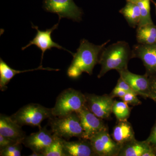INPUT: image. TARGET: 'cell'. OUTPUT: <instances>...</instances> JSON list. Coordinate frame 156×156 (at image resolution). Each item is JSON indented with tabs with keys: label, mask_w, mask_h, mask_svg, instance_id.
I'll return each mask as SVG.
<instances>
[{
	"label": "cell",
	"mask_w": 156,
	"mask_h": 156,
	"mask_svg": "<svg viewBox=\"0 0 156 156\" xmlns=\"http://www.w3.org/2000/svg\"><path fill=\"white\" fill-rule=\"evenodd\" d=\"M110 40L102 44L96 45L86 39L81 40L76 53L67 70V75L73 79H77L83 73L92 75L94 67L98 63L99 56L104 48Z\"/></svg>",
	"instance_id": "6da1fadb"
},
{
	"label": "cell",
	"mask_w": 156,
	"mask_h": 156,
	"mask_svg": "<svg viewBox=\"0 0 156 156\" xmlns=\"http://www.w3.org/2000/svg\"><path fill=\"white\" fill-rule=\"evenodd\" d=\"M132 58V51L125 41H119L105 47L99 56L98 64L101 66L98 78L103 77L112 69L117 72L127 69L128 62Z\"/></svg>",
	"instance_id": "7a4b0ae2"
},
{
	"label": "cell",
	"mask_w": 156,
	"mask_h": 156,
	"mask_svg": "<svg viewBox=\"0 0 156 156\" xmlns=\"http://www.w3.org/2000/svg\"><path fill=\"white\" fill-rule=\"evenodd\" d=\"M87 105L86 95L80 91L69 88L58 95L52 108L53 117H62L77 112Z\"/></svg>",
	"instance_id": "3957f363"
},
{
	"label": "cell",
	"mask_w": 156,
	"mask_h": 156,
	"mask_svg": "<svg viewBox=\"0 0 156 156\" xmlns=\"http://www.w3.org/2000/svg\"><path fill=\"white\" fill-rule=\"evenodd\" d=\"M49 124L53 134L59 137L67 140L73 137L84 139L83 129L76 112L64 117H52L49 119Z\"/></svg>",
	"instance_id": "277c9868"
},
{
	"label": "cell",
	"mask_w": 156,
	"mask_h": 156,
	"mask_svg": "<svg viewBox=\"0 0 156 156\" xmlns=\"http://www.w3.org/2000/svg\"><path fill=\"white\" fill-rule=\"evenodd\" d=\"M53 117L52 109L34 103L23 107L11 116L20 126L37 127L39 128L41 127V124L43 121Z\"/></svg>",
	"instance_id": "5b68a950"
},
{
	"label": "cell",
	"mask_w": 156,
	"mask_h": 156,
	"mask_svg": "<svg viewBox=\"0 0 156 156\" xmlns=\"http://www.w3.org/2000/svg\"><path fill=\"white\" fill-rule=\"evenodd\" d=\"M43 8L47 12L57 14L59 20L66 18L80 22L82 20V9L76 5L73 0H44Z\"/></svg>",
	"instance_id": "8992f818"
},
{
	"label": "cell",
	"mask_w": 156,
	"mask_h": 156,
	"mask_svg": "<svg viewBox=\"0 0 156 156\" xmlns=\"http://www.w3.org/2000/svg\"><path fill=\"white\" fill-rule=\"evenodd\" d=\"M89 140L96 156H118L122 147L109 134L108 128L96 133Z\"/></svg>",
	"instance_id": "52a82bcc"
},
{
	"label": "cell",
	"mask_w": 156,
	"mask_h": 156,
	"mask_svg": "<svg viewBox=\"0 0 156 156\" xmlns=\"http://www.w3.org/2000/svg\"><path fill=\"white\" fill-rule=\"evenodd\" d=\"M86 96L87 107L96 116L102 119H108L110 118L114 101L110 95L87 94Z\"/></svg>",
	"instance_id": "ba28073f"
},
{
	"label": "cell",
	"mask_w": 156,
	"mask_h": 156,
	"mask_svg": "<svg viewBox=\"0 0 156 156\" xmlns=\"http://www.w3.org/2000/svg\"><path fill=\"white\" fill-rule=\"evenodd\" d=\"M39 129L37 132L26 136L23 144L34 152L40 154L42 156L43 153L53 142L55 135L51 130H48L46 126Z\"/></svg>",
	"instance_id": "9c48e42d"
},
{
	"label": "cell",
	"mask_w": 156,
	"mask_h": 156,
	"mask_svg": "<svg viewBox=\"0 0 156 156\" xmlns=\"http://www.w3.org/2000/svg\"><path fill=\"white\" fill-rule=\"evenodd\" d=\"M132 58H140L149 76L156 75V44L148 45L138 44L132 48Z\"/></svg>",
	"instance_id": "30bf717a"
},
{
	"label": "cell",
	"mask_w": 156,
	"mask_h": 156,
	"mask_svg": "<svg viewBox=\"0 0 156 156\" xmlns=\"http://www.w3.org/2000/svg\"><path fill=\"white\" fill-rule=\"evenodd\" d=\"M77 114L83 129L84 139L90 140L99 131L108 128L103 119L98 118L88 108L86 105Z\"/></svg>",
	"instance_id": "8fae6325"
},
{
	"label": "cell",
	"mask_w": 156,
	"mask_h": 156,
	"mask_svg": "<svg viewBox=\"0 0 156 156\" xmlns=\"http://www.w3.org/2000/svg\"><path fill=\"white\" fill-rule=\"evenodd\" d=\"M59 21H60V20H58V23L53 26L52 28L46 30L45 31L39 30L38 27L35 26L32 24V28L35 29L37 30L36 35L34 38L33 40H32L29 42L28 44L22 48V50H23L30 46L34 45L38 47L39 49H41L42 51L41 66H42V61H43L45 51H47V50H51L52 48H55L60 49V50H66L70 53L73 56L74 54V53H72L69 50H66V49L60 46L57 43L53 41L51 38V34L52 33L53 31L57 28Z\"/></svg>",
	"instance_id": "7c38bea8"
},
{
	"label": "cell",
	"mask_w": 156,
	"mask_h": 156,
	"mask_svg": "<svg viewBox=\"0 0 156 156\" xmlns=\"http://www.w3.org/2000/svg\"><path fill=\"white\" fill-rule=\"evenodd\" d=\"M122 78L131 87L137 95L144 98H149L150 83L149 76L146 74L140 75L129 71L128 69L118 72Z\"/></svg>",
	"instance_id": "4fadbf2b"
},
{
	"label": "cell",
	"mask_w": 156,
	"mask_h": 156,
	"mask_svg": "<svg viewBox=\"0 0 156 156\" xmlns=\"http://www.w3.org/2000/svg\"><path fill=\"white\" fill-rule=\"evenodd\" d=\"M0 134L21 144L27 136L21 126L11 116L2 114L0 116Z\"/></svg>",
	"instance_id": "5bb4252c"
},
{
	"label": "cell",
	"mask_w": 156,
	"mask_h": 156,
	"mask_svg": "<svg viewBox=\"0 0 156 156\" xmlns=\"http://www.w3.org/2000/svg\"><path fill=\"white\" fill-rule=\"evenodd\" d=\"M118 156H156L155 148L146 140L135 139L122 146Z\"/></svg>",
	"instance_id": "9a60e30c"
},
{
	"label": "cell",
	"mask_w": 156,
	"mask_h": 156,
	"mask_svg": "<svg viewBox=\"0 0 156 156\" xmlns=\"http://www.w3.org/2000/svg\"><path fill=\"white\" fill-rule=\"evenodd\" d=\"M63 147L66 156H96L89 140L68 141L63 139Z\"/></svg>",
	"instance_id": "2e32d148"
},
{
	"label": "cell",
	"mask_w": 156,
	"mask_h": 156,
	"mask_svg": "<svg viewBox=\"0 0 156 156\" xmlns=\"http://www.w3.org/2000/svg\"><path fill=\"white\" fill-rule=\"evenodd\" d=\"M112 137L122 147L136 139L134 129L128 120H117V122L113 129Z\"/></svg>",
	"instance_id": "e0dca14e"
},
{
	"label": "cell",
	"mask_w": 156,
	"mask_h": 156,
	"mask_svg": "<svg viewBox=\"0 0 156 156\" xmlns=\"http://www.w3.org/2000/svg\"><path fill=\"white\" fill-rule=\"evenodd\" d=\"M37 70H46L48 71L59 70L58 69H54L50 68H44L40 66L37 68L34 69L25 70H17L11 68L2 58H0V89L1 91H4L7 89V85L11 79L18 74L20 73L33 71Z\"/></svg>",
	"instance_id": "ac0fdd59"
},
{
	"label": "cell",
	"mask_w": 156,
	"mask_h": 156,
	"mask_svg": "<svg viewBox=\"0 0 156 156\" xmlns=\"http://www.w3.org/2000/svg\"><path fill=\"white\" fill-rule=\"evenodd\" d=\"M126 2V5L120 10L119 13L122 14L130 27L135 28L140 21V9L136 3Z\"/></svg>",
	"instance_id": "d6986e66"
},
{
	"label": "cell",
	"mask_w": 156,
	"mask_h": 156,
	"mask_svg": "<svg viewBox=\"0 0 156 156\" xmlns=\"http://www.w3.org/2000/svg\"><path fill=\"white\" fill-rule=\"evenodd\" d=\"M136 39L138 44L148 45L156 44V25L152 23L137 27Z\"/></svg>",
	"instance_id": "ffe728a7"
},
{
	"label": "cell",
	"mask_w": 156,
	"mask_h": 156,
	"mask_svg": "<svg viewBox=\"0 0 156 156\" xmlns=\"http://www.w3.org/2000/svg\"><path fill=\"white\" fill-rule=\"evenodd\" d=\"M112 112L117 120L124 121L127 120L130 116L131 109L128 104L125 101H114Z\"/></svg>",
	"instance_id": "44dd1931"
},
{
	"label": "cell",
	"mask_w": 156,
	"mask_h": 156,
	"mask_svg": "<svg viewBox=\"0 0 156 156\" xmlns=\"http://www.w3.org/2000/svg\"><path fill=\"white\" fill-rule=\"evenodd\" d=\"M151 0H142L136 3L139 6L140 12V21L138 27L154 23L151 17Z\"/></svg>",
	"instance_id": "7402d4cb"
},
{
	"label": "cell",
	"mask_w": 156,
	"mask_h": 156,
	"mask_svg": "<svg viewBox=\"0 0 156 156\" xmlns=\"http://www.w3.org/2000/svg\"><path fill=\"white\" fill-rule=\"evenodd\" d=\"M63 138L55 135L53 142L42 154V156H66L63 147Z\"/></svg>",
	"instance_id": "603a6c76"
},
{
	"label": "cell",
	"mask_w": 156,
	"mask_h": 156,
	"mask_svg": "<svg viewBox=\"0 0 156 156\" xmlns=\"http://www.w3.org/2000/svg\"><path fill=\"white\" fill-rule=\"evenodd\" d=\"M21 149V144L9 146L0 150V156H20Z\"/></svg>",
	"instance_id": "cb8c5ba5"
},
{
	"label": "cell",
	"mask_w": 156,
	"mask_h": 156,
	"mask_svg": "<svg viewBox=\"0 0 156 156\" xmlns=\"http://www.w3.org/2000/svg\"><path fill=\"white\" fill-rule=\"evenodd\" d=\"M137 95L135 93L128 92L126 93L125 96L121 98L122 101H125L128 105L132 106H137L141 104V101L138 99Z\"/></svg>",
	"instance_id": "d4e9b609"
},
{
	"label": "cell",
	"mask_w": 156,
	"mask_h": 156,
	"mask_svg": "<svg viewBox=\"0 0 156 156\" xmlns=\"http://www.w3.org/2000/svg\"><path fill=\"white\" fill-rule=\"evenodd\" d=\"M150 83V95L149 98L156 103V75L149 76Z\"/></svg>",
	"instance_id": "484cf974"
},
{
	"label": "cell",
	"mask_w": 156,
	"mask_h": 156,
	"mask_svg": "<svg viewBox=\"0 0 156 156\" xmlns=\"http://www.w3.org/2000/svg\"><path fill=\"white\" fill-rule=\"evenodd\" d=\"M115 87L122 89L127 93L131 92V93H134L136 94V93L134 92V90L131 88V87L121 77H120V78L118 80Z\"/></svg>",
	"instance_id": "4316f807"
},
{
	"label": "cell",
	"mask_w": 156,
	"mask_h": 156,
	"mask_svg": "<svg viewBox=\"0 0 156 156\" xmlns=\"http://www.w3.org/2000/svg\"><path fill=\"white\" fill-rule=\"evenodd\" d=\"M16 144H21L13 140L10 139L0 134V150L9 146Z\"/></svg>",
	"instance_id": "83f0119b"
},
{
	"label": "cell",
	"mask_w": 156,
	"mask_h": 156,
	"mask_svg": "<svg viewBox=\"0 0 156 156\" xmlns=\"http://www.w3.org/2000/svg\"><path fill=\"white\" fill-rule=\"evenodd\" d=\"M149 143L153 146L155 148H156V119L154 125L152 128L150 134L147 139L146 140Z\"/></svg>",
	"instance_id": "f1b7e54d"
},
{
	"label": "cell",
	"mask_w": 156,
	"mask_h": 156,
	"mask_svg": "<svg viewBox=\"0 0 156 156\" xmlns=\"http://www.w3.org/2000/svg\"><path fill=\"white\" fill-rule=\"evenodd\" d=\"M126 93L127 92L122 89L115 87L110 95L113 98L115 97H119L120 98H122L123 96H125Z\"/></svg>",
	"instance_id": "f546056e"
},
{
	"label": "cell",
	"mask_w": 156,
	"mask_h": 156,
	"mask_svg": "<svg viewBox=\"0 0 156 156\" xmlns=\"http://www.w3.org/2000/svg\"><path fill=\"white\" fill-rule=\"evenodd\" d=\"M126 2H132L136 3L139 2L140 1H142V0H126Z\"/></svg>",
	"instance_id": "4dcf8cb0"
},
{
	"label": "cell",
	"mask_w": 156,
	"mask_h": 156,
	"mask_svg": "<svg viewBox=\"0 0 156 156\" xmlns=\"http://www.w3.org/2000/svg\"><path fill=\"white\" fill-rule=\"evenodd\" d=\"M151 2H152L153 3L155 7V11H156V3L155 2H154V1H153V0H151Z\"/></svg>",
	"instance_id": "1f68e13d"
},
{
	"label": "cell",
	"mask_w": 156,
	"mask_h": 156,
	"mask_svg": "<svg viewBox=\"0 0 156 156\" xmlns=\"http://www.w3.org/2000/svg\"><path fill=\"white\" fill-rule=\"evenodd\" d=\"M155 150H156V148H155Z\"/></svg>",
	"instance_id": "d6a6232c"
}]
</instances>
